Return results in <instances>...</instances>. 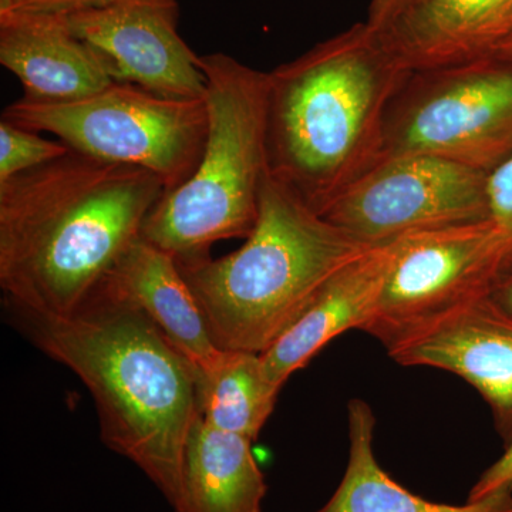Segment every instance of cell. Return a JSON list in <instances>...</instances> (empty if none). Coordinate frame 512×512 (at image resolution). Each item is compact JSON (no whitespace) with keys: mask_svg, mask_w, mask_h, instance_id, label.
<instances>
[{"mask_svg":"<svg viewBox=\"0 0 512 512\" xmlns=\"http://www.w3.org/2000/svg\"><path fill=\"white\" fill-rule=\"evenodd\" d=\"M167 192L141 168L66 156L0 184L6 303L69 316L99 291Z\"/></svg>","mask_w":512,"mask_h":512,"instance_id":"6da1fadb","label":"cell"},{"mask_svg":"<svg viewBox=\"0 0 512 512\" xmlns=\"http://www.w3.org/2000/svg\"><path fill=\"white\" fill-rule=\"evenodd\" d=\"M6 308L29 342L89 389L103 443L136 464L173 507L198 417L190 363L146 315L101 292L69 316Z\"/></svg>","mask_w":512,"mask_h":512,"instance_id":"7a4b0ae2","label":"cell"},{"mask_svg":"<svg viewBox=\"0 0 512 512\" xmlns=\"http://www.w3.org/2000/svg\"><path fill=\"white\" fill-rule=\"evenodd\" d=\"M409 70L367 23L268 73L269 171L319 212L379 161Z\"/></svg>","mask_w":512,"mask_h":512,"instance_id":"3957f363","label":"cell"},{"mask_svg":"<svg viewBox=\"0 0 512 512\" xmlns=\"http://www.w3.org/2000/svg\"><path fill=\"white\" fill-rule=\"evenodd\" d=\"M369 248L269 171L258 220L241 248L177 262L217 348L262 355L320 288Z\"/></svg>","mask_w":512,"mask_h":512,"instance_id":"277c9868","label":"cell"},{"mask_svg":"<svg viewBox=\"0 0 512 512\" xmlns=\"http://www.w3.org/2000/svg\"><path fill=\"white\" fill-rule=\"evenodd\" d=\"M200 64L208 113L200 163L165 192L141 232L181 262L210 256L217 242L249 237L269 173L268 73L225 53L200 56Z\"/></svg>","mask_w":512,"mask_h":512,"instance_id":"5b68a950","label":"cell"},{"mask_svg":"<svg viewBox=\"0 0 512 512\" xmlns=\"http://www.w3.org/2000/svg\"><path fill=\"white\" fill-rule=\"evenodd\" d=\"M2 119L52 134L94 160L146 170L167 191L194 173L208 133L205 100L171 99L117 82L77 100L47 103L23 97L6 107Z\"/></svg>","mask_w":512,"mask_h":512,"instance_id":"8992f818","label":"cell"},{"mask_svg":"<svg viewBox=\"0 0 512 512\" xmlns=\"http://www.w3.org/2000/svg\"><path fill=\"white\" fill-rule=\"evenodd\" d=\"M424 154L490 174L512 156V59L410 74L384 126L383 158Z\"/></svg>","mask_w":512,"mask_h":512,"instance_id":"52a82bcc","label":"cell"},{"mask_svg":"<svg viewBox=\"0 0 512 512\" xmlns=\"http://www.w3.org/2000/svg\"><path fill=\"white\" fill-rule=\"evenodd\" d=\"M510 269L511 249L490 218L404 235L392 242L389 272L362 332L393 352L491 295Z\"/></svg>","mask_w":512,"mask_h":512,"instance_id":"ba28073f","label":"cell"},{"mask_svg":"<svg viewBox=\"0 0 512 512\" xmlns=\"http://www.w3.org/2000/svg\"><path fill=\"white\" fill-rule=\"evenodd\" d=\"M488 173L446 158H383L343 188L320 215L367 247L426 229L490 218Z\"/></svg>","mask_w":512,"mask_h":512,"instance_id":"9c48e42d","label":"cell"},{"mask_svg":"<svg viewBox=\"0 0 512 512\" xmlns=\"http://www.w3.org/2000/svg\"><path fill=\"white\" fill-rule=\"evenodd\" d=\"M66 16L114 82L171 99H205L207 77L178 33L175 0H123Z\"/></svg>","mask_w":512,"mask_h":512,"instance_id":"30bf717a","label":"cell"},{"mask_svg":"<svg viewBox=\"0 0 512 512\" xmlns=\"http://www.w3.org/2000/svg\"><path fill=\"white\" fill-rule=\"evenodd\" d=\"M402 366L446 370L470 383L493 413L505 447L512 443V313L493 296L471 302L389 353Z\"/></svg>","mask_w":512,"mask_h":512,"instance_id":"8fae6325","label":"cell"},{"mask_svg":"<svg viewBox=\"0 0 512 512\" xmlns=\"http://www.w3.org/2000/svg\"><path fill=\"white\" fill-rule=\"evenodd\" d=\"M373 30L409 72L456 66L500 52L512 37V0H406Z\"/></svg>","mask_w":512,"mask_h":512,"instance_id":"7c38bea8","label":"cell"},{"mask_svg":"<svg viewBox=\"0 0 512 512\" xmlns=\"http://www.w3.org/2000/svg\"><path fill=\"white\" fill-rule=\"evenodd\" d=\"M0 63L33 101L83 99L114 83L62 13L0 10Z\"/></svg>","mask_w":512,"mask_h":512,"instance_id":"4fadbf2b","label":"cell"},{"mask_svg":"<svg viewBox=\"0 0 512 512\" xmlns=\"http://www.w3.org/2000/svg\"><path fill=\"white\" fill-rule=\"evenodd\" d=\"M390 262L392 242L366 249L340 268L302 315L259 355L266 379L284 387L330 340L346 330H362L375 311Z\"/></svg>","mask_w":512,"mask_h":512,"instance_id":"5bb4252c","label":"cell"},{"mask_svg":"<svg viewBox=\"0 0 512 512\" xmlns=\"http://www.w3.org/2000/svg\"><path fill=\"white\" fill-rule=\"evenodd\" d=\"M97 292L146 315L195 373L221 355L177 259L143 237L127 249Z\"/></svg>","mask_w":512,"mask_h":512,"instance_id":"9a60e30c","label":"cell"},{"mask_svg":"<svg viewBox=\"0 0 512 512\" xmlns=\"http://www.w3.org/2000/svg\"><path fill=\"white\" fill-rule=\"evenodd\" d=\"M238 434L214 429L198 414L185 443L175 512H262L268 487Z\"/></svg>","mask_w":512,"mask_h":512,"instance_id":"2e32d148","label":"cell"},{"mask_svg":"<svg viewBox=\"0 0 512 512\" xmlns=\"http://www.w3.org/2000/svg\"><path fill=\"white\" fill-rule=\"evenodd\" d=\"M349 461L332 498L316 512H512V484L464 505L433 503L404 488L377 463L376 419L360 399L348 404Z\"/></svg>","mask_w":512,"mask_h":512,"instance_id":"e0dca14e","label":"cell"},{"mask_svg":"<svg viewBox=\"0 0 512 512\" xmlns=\"http://www.w3.org/2000/svg\"><path fill=\"white\" fill-rule=\"evenodd\" d=\"M198 414L214 429L258 439L274 412L282 387L262 372L261 356L222 350L208 369L195 373Z\"/></svg>","mask_w":512,"mask_h":512,"instance_id":"ac0fdd59","label":"cell"},{"mask_svg":"<svg viewBox=\"0 0 512 512\" xmlns=\"http://www.w3.org/2000/svg\"><path fill=\"white\" fill-rule=\"evenodd\" d=\"M40 134L8 120L0 121V184L70 153L62 141Z\"/></svg>","mask_w":512,"mask_h":512,"instance_id":"d6986e66","label":"cell"},{"mask_svg":"<svg viewBox=\"0 0 512 512\" xmlns=\"http://www.w3.org/2000/svg\"><path fill=\"white\" fill-rule=\"evenodd\" d=\"M487 198L490 220L500 229L512 254V156L488 174Z\"/></svg>","mask_w":512,"mask_h":512,"instance_id":"ffe728a7","label":"cell"},{"mask_svg":"<svg viewBox=\"0 0 512 512\" xmlns=\"http://www.w3.org/2000/svg\"><path fill=\"white\" fill-rule=\"evenodd\" d=\"M123 0H0V10H22V12L72 13L104 8Z\"/></svg>","mask_w":512,"mask_h":512,"instance_id":"44dd1931","label":"cell"},{"mask_svg":"<svg viewBox=\"0 0 512 512\" xmlns=\"http://www.w3.org/2000/svg\"><path fill=\"white\" fill-rule=\"evenodd\" d=\"M512 484V443L510 446L505 447L503 456L498 458L493 466L488 467L487 470L481 474L474 487L471 488L468 494L467 501H477L481 498L488 497V495L495 493L505 485Z\"/></svg>","mask_w":512,"mask_h":512,"instance_id":"7402d4cb","label":"cell"},{"mask_svg":"<svg viewBox=\"0 0 512 512\" xmlns=\"http://www.w3.org/2000/svg\"><path fill=\"white\" fill-rule=\"evenodd\" d=\"M404 2L406 0H370L367 25L372 29L380 28Z\"/></svg>","mask_w":512,"mask_h":512,"instance_id":"603a6c76","label":"cell"},{"mask_svg":"<svg viewBox=\"0 0 512 512\" xmlns=\"http://www.w3.org/2000/svg\"><path fill=\"white\" fill-rule=\"evenodd\" d=\"M491 296L500 303L503 308L512 313V269L501 276L500 281L494 286Z\"/></svg>","mask_w":512,"mask_h":512,"instance_id":"cb8c5ba5","label":"cell"},{"mask_svg":"<svg viewBox=\"0 0 512 512\" xmlns=\"http://www.w3.org/2000/svg\"><path fill=\"white\" fill-rule=\"evenodd\" d=\"M497 55L507 57V59H512V37L503 47H501L500 52H498Z\"/></svg>","mask_w":512,"mask_h":512,"instance_id":"d4e9b609","label":"cell"}]
</instances>
